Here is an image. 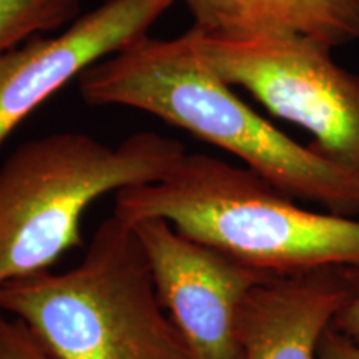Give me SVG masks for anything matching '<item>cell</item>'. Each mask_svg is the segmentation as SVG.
<instances>
[{
    "instance_id": "4",
    "label": "cell",
    "mask_w": 359,
    "mask_h": 359,
    "mask_svg": "<svg viewBox=\"0 0 359 359\" xmlns=\"http://www.w3.org/2000/svg\"><path fill=\"white\" fill-rule=\"evenodd\" d=\"M185 155L183 143L154 132L116 147L79 132L20 145L0 167V285L52 269L82 245V217L93 201L160 182Z\"/></svg>"
},
{
    "instance_id": "3",
    "label": "cell",
    "mask_w": 359,
    "mask_h": 359,
    "mask_svg": "<svg viewBox=\"0 0 359 359\" xmlns=\"http://www.w3.org/2000/svg\"><path fill=\"white\" fill-rule=\"evenodd\" d=\"M0 309L24 323L52 359H193L140 241L115 215L98 224L77 266L0 285Z\"/></svg>"
},
{
    "instance_id": "5",
    "label": "cell",
    "mask_w": 359,
    "mask_h": 359,
    "mask_svg": "<svg viewBox=\"0 0 359 359\" xmlns=\"http://www.w3.org/2000/svg\"><path fill=\"white\" fill-rule=\"evenodd\" d=\"M190 32L215 74L302 127L314 150L359 180V75L334 60L333 47L296 34Z\"/></svg>"
},
{
    "instance_id": "10",
    "label": "cell",
    "mask_w": 359,
    "mask_h": 359,
    "mask_svg": "<svg viewBox=\"0 0 359 359\" xmlns=\"http://www.w3.org/2000/svg\"><path fill=\"white\" fill-rule=\"evenodd\" d=\"M80 0H0V55L79 17Z\"/></svg>"
},
{
    "instance_id": "2",
    "label": "cell",
    "mask_w": 359,
    "mask_h": 359,
    "mask_svg": "<svg viewBox=\"0 0 359 359\" xmlns=\"http://www.w3.org/2000/svg\"><path fill=\"white\" fill-rule=\"evenodd\" d=\"M248 167L187 154L167 177L115 195L116 218L165 219L180 233L269 275L359 268V219L311 212Z\"/></svg>"
},
{
    "instance_id": "11",
    "label": "cell",
    "mask_w": 359,
    "mask_h": 359,
    "mask_svg": "<svg viewBox=\"0 0 359 359\" xmlns=\"http://www.w3.org/2000/svg\"><path fill=\"white\" fill-rule=\"evenodd\" d=\"M0 359H52L30 330L0 309Z\"/></svg>"
},
{
    "instance_id": "8",
    "label": "cell",
    "mask_w": 359,
    "mask_h": 359,
    "mask_svg": "<svg viewBox=\"0 0 359 359\" xmlns=\"http://www.w3.org/2000/svg\"><path fill=\"white\" fill-rule=\"evenodd\" d=\"M359 294V268L326 264L259 283L238 320L241 359H320L323 336Z\"/></svg>"
},
{
    "instance_id": "1",
    "label": "cell",
    "mask_w": 359,
    "mask_h": 359,
    "mask_svg": "<svg viewBox=\"0 0 359 359\" xmlns=\"http://www.w3.org/2000/svg\"><path fill=\"white\" fill-rule=\"evenodd\" d=\"M88 105L128 107L236 156L294 200L359 215V180L255 111L215 74L190 29L173 39L135 40L80 77Z\"/></svg>"
},
{
    "instance_id": "12",
    "label": "cell",
    "mask_w": 359,
    "mask_h": 359,
    "mask_svg": "<svg viewBox=\"0 0 359 359\" xmlns=\"http://www.w3.org/2000/svg\"><path fill=\"white\" fill-rule=\"evenodd\" d=\"M320 359H359V346L330 327L323 336Z\"/></svg>"
},
{
    "instance_id": "6",
    "label": "cell",
    "mask_w": 359,
    "mask_h": 359,
    "mask_svg": "<svg viewBox=\"0 0 359 359\" xmlns=\"http://www.w3.org/2000/svg\"><path fill=\"white\" fill-rule=\"evenodd\" d=\"M128 224L145 251L160 302L193 359H241L238 320L246 296L278 275L200 243L165 219Z\"/></svg>"
},
{
    "instance_id": "7",
    "label": "cell",
    "mask_w": 359,
    "mask_h": 359,
    "mask_svg": "<svg viewBox=\"0 0 359 359\" xmlns=\"http://www.w3.org/2000/svg\"><path fill=\"white\" fill-rule=\"evenodd\" d=\"M178 0H105L60 34L29 39L0 55V147L13 130L74 79L150 29Z\"/></svg>"
},
{
    "instance_id": "9",
    "label": "cell",
    "mask_w": 359,
    "mask_h": 359,
    "mask_svg": "<svg viewBox=\"0 0 359 359\" xmlns=\"http://www.w3.org/2000/svg\"><path fill=\"white\" fill-rule=\"evenodd\" d=\"M193 27L240 37L296 34L330 45L359 42V0H182Z\"/></svg>"
},
{
    "instance_id": "13",
    "label": "cell",
    "mask_w": 359,
    "mask_h": 359,
    "mask_svg": "<svg viewBox=\"0 0 359 359\" xmlns=\"http://www.w3.org/2000/svg\"><path fill=\"white\" fill-rule=\"evenodd\" d=\"M331 327L359 346V294L341 309Z\"/></svg>"
}]
</instances>
